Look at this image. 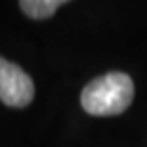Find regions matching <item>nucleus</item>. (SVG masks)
Wrapping results in <instances>:
<instances>
[{
  "mask_svg": "<svg viewBox=\"0 0 147 147\" xmlns=\"http://www.w3.org/2000/svg\"><path fill=\"white\" fill-rule=\"evenodd\" d=\"M71 0H19V6L25 16L31 19H48L55 13L59 6L67 4Z\"/></svg>",
  "mask_w": 147,
  "mask_h": 147,
  "instance_id": "7ed1b4c3",
  "label": "nucleus"
},
{
  "mask_svg": "<svg viewBox=\"0 0 147 147\" xmlns=\"http://www.w3.org/2000/svg\"><path fill=\"white\" fill-rule=\"evenodd\" d=\"M33 98V78L19 65L0 57V101L10 107H27Z\"/></svg>",
  "mask_w": 147,
  "mask_h": 147,
  "instance_id": "f03ea898",
  "label": "nucleus"
},
{
  "mask_svg": "<svg viewBox=\"0 0 147 147\" xmlns=\"http://www.w3.org/2000/svg\"><path fill=\"white\" fill-rule=\"evenodd\" d=\"M134 99V82L126 73H107L84 86L82 109L94 117H115L124 113Z\"/></svg>",
  "mask_w": 147,
  "mask_h": 147,
  "instance_id": "f257e3e1",
  "label": "nucleus"
}]
</instances>
